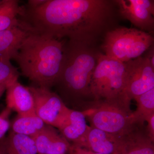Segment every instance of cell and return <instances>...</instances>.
I'll return each instance as SVG.
<instances>
[{"label":"cell","instance_id":"obj_1","mask_svg":"<svg viewBox=\"0 0 154 154\" xmlns=\"http://www.w3.org/2000/svg\"><path fill=\"white\" fill-rule=\"evenodd\" d=\"M114 4L108 0H46L36 8L22 6L18 19L30 33L94 46L113 29Z\"/></svg>","mask_w":154,"mask_h":154},{"label":"cell","instance_id":"obj_2","mask_svg":"<svg viewBox=\"0 0 154 154\" xmlns=\"http://www.w3.org/2000/svg\"><path fill=\"white\" fill-rule=\"evenodd\" d=\"M64 43L63 40L29 33L14 60L22 75L35 86L50 89L60 75Z\"/></svg>","mask_w":154,"mask_h":154},{"label":"cell","instance_id":"obj_3","mask_svg":"<svg viewBox=\"0 0 154 154\" xmlns=\"http://www.w3.org/2000/svg\"><path fill=\"white\" fill-rule=\"evenodd\" d=\"M99 52L94 46L65 42L61 70L54 85L62 99L76 102L91 96V79Z\"/></svg>","mask_w":154,"mask_h":154},{"label":"cell","instance_id":"obj_4","mask_svg":"<svg viewBox=\"0 0 154 154\" xmlns=\"http://www.w3.org/2000/svg\"><path fill=\"white\" fill-rule=\"evenodd\" d=\"M125 64L99 52L91 87L94 101L105 103L125 110L129 114L131 100L125 92Z\"/></svg>","mask_w":154,"mask_h":154},{"label":"cell","instance_id":"obj_5","mask_svg":"<svg viewBox=\"0 0 154 154\" xmlns=\"http://www.w3.org/2000/svg\"><path fill=\"white\" fill-rule=\"evenodd\" d=\"M150 33L140 29L117 27L104 37L102 48L108 57L122 63L140 57L154 44Z\"/></svg>","mask_w":154,"mask_h":154},{"label":"cell","instance_id":"obj_6","mask_svg":"<svg viewBox=\"0 0 154 154\" xmlns=\"http://www.w3.org/2000/svg\"><path fill=\"white\" fill-rule=\"evenodd\" d=\"M36 115L45 123L60 129L67 123L70 108L56 93L48 88L28 87Z\"/></svg>","mask_w":154,"mask_h":154},{"label":"cell","instance_id":"obj_7","mask_svg":"<svg viewBox=\"0 0 154 154\" xmlns=\"http://www.w3.org/2000/svg\"><path fill=\"white\" fill-rule=\"evenodd\" d=\"M92 108L83 111L88 116L91 126L103 131L122 136L129 132L135 127L131 123L129 114L115 106L95 102Z\"/></svg>","mask_w":154,"mask_h":154},{"label":"cell","instance_id":"obj_8","mask_svg":"<svg viewBox=\"0 0 154 154\" xmlns=\"http://www.w3.org/2000/svg\"><path fill=\"white\" fill-rule=\"evenodd\" d=\"M125 92L131 101L154 88V67L145 57L125 63Z\"/></svg>","mask_w":154,"mask_h":154},{"label":"cell","instance_id":"obj_9","mask_svg":"<svg viewBox=\"0 0 154 154\" xmlns=\"http://www.w3.org/2000/svg\"><path fill=\"white\" fill-rule=\"evenodd\" d=\"M6 91V107L17 112L18 115L36 114L33 96L28 87L16 80L9 84Z\"/></svg>","mask_w":154,"mask_h":154},{"label":"cell","instance_id":"obj_10","mask_svg":"<svg viewBox=\"0 0 154 154\" xmlns=\"http://www.w3.org/2000/svg\"><path fill=\"white\" fill-rule=\"evenodd\" d=\"M54 128L46 124L41 131L31 137L37 154H65L69 151L70 144Z\"/></svg>","mask_w":154,"mask_h":154},{"label":"cell","instance_id":"obj_11","mask_svg":"<svg viewBox=\"0 0 154 154\" xmlns=\"http://www.w3.org/2000/svg\"><path fill=\"white\" fill-rule=\"evenodd\" d=\"M114 2L118 6L119 13L123 18L127 19L140 30L147 31L149 33L153 31V15L136 4L134 0H116Z\"/></svg>","mask_w":154,"mask_h":154},{"label":"cell","instance_id":"obj_12","mask_svg":"<svg viewBox=\"0 0 154 154\" xmlns=\"http://www.w3.org/2000/svg\"><path fill=\"white\" fill-rule=\"evenodd\" d=\"M121 137L90 126L86 135L84 147L95 152L102 154H113L119 151Z\"/></svg>","mask_w":154,"mask_h":154},{"label":"cell","instance_id":"obj_13","mask_svg":"<svg viewBox=\"0 0 154 154\" xmlns=\"http://www.w3.org/2000/svg\"><path fill=\"white\" fill-rule=\"evenodd\" d=\"M83 112L70 109L67 123L60 131L64 137L73 145L84 147L86 135L90 126Z\"/></svg>","mask_w":154,"mask_h":154},{"label":"cell","instance_id":"obj_14","mask_svg":"<svg viewBox=\"0 0 154 154\" xmlns=\"http://www.w3.org/2000/svg\"><path fill=\"white\" fill-rule=\"evenodd\" d=\"M121 137L119 152L120 154H154V142L147 133L135 128Z\"/></svg>","mask_w":154,"mask_h":154},{"label":"cell","instance_id":"obj_15","mask_svg":"<svg viewBox=\"0 0 154 154\" xmlns=\"http://www.w3.org/2000/svg\"><path fill=\"white\" fill-rule=\"evenodd\" d=\"M29 33L19 25L0 30V59L14 60Z\"/></svg>","mask_w":154,"mask_h":154},{"label":"cell","instance_id":"obj_16","mask_svg":"<svg viewBox=\"0 0 154 154\" xmlns=\"http://www.w3.org/2000/svg\"><path fill=\"white\" fill-rule=\"evenodd\" d=\"M44 122L34 115H17L11 124V131L15 134L33 137L43 129L45 125Z\"/></svg>","mask_w":154,"mask_h":154},{"label":"cell","instance_id":"obj_17","mask_svg":"<svg viewBox=\"0 0 154 154\" xmlns=\"http://www.w3.org/2000/svg\"><path fill=\"white\" fill-rule=\"evenodd\" d=\"M134 99L137 107L129 116L130 119L134 125H142L154 114V88Z\"/></svg>","mask_w":154,"mask_h":154},{"label":"cell","instance_id":"obj_18","mask_svg":"<svg viewBox=\"0 0 154 154\" xmlns=\"http://www.w3.org/2000/svg\"><path fill=\"white\" fill-rule=\"evenodd\" d=\"M5 154H37L32 138L10 131L6 138Z\"/></svg>","mask_w":154,"mask_h":154},{"label":"cell","instance_id":"obj_19","mask_svg":"<svg viewBox=\"0 0 154 154\" xmlns=\"http://www.w3.org/2000/svg\"><path fill=\"white\" fill-rule=\"evenodd\" d=\"M20 10L19 1L3 0L0 4V30L19 26L18 17Z\"/></svg>","mask_w":154,"mask_h":154},{"label":"cell","instance_id":"obj_20","mask_svg":"<svg viewBox=\"0 0 154 154\" xmlns=\"http://www.w3.org/2000/svg\"><path fill=\"white\" fill-rule=\"evenodd\" d=\"M19 73L10 61L0 59V85L18 80Z\"/></svg>","mask_w":154,"mask_h":154},{"label":"cell","instance_id":"obj_21","mask_svg":"<svg viewBox=\"0 0 154 154\" xmlns=\"http://www.w3.org/2000/svg\"><path fill=\"white\" fill-rule=\"evenodd\" d=\"M11 112L12 110L6 107L0 113V140L5 137L6 133L10 129V117Z\"/></svg>","mask_w":154,"mask_h":154},{"label":"cell","instance_id":"obj_22","mask_svg":"<svg viewBox=\"0 0 154 154\" xmlns=\"http://www.w3.org/2000/svg\"><path fill=\"white\" fill-rule=\"evenodd\" d=\"M134 1L136 4L147 10L153 16L154 15V1H151V0H134Z\"/></svg>","mask_w":154,"mask_h":154},{"label":"cell","instance_id":"obj_23","mask_svg":"<svg viewBox=\"0 0 154 154\" xmlns=\"http://www.w3.org/2000/svg\"><path fill=\"white\" fill-rule=\"evenodd\" d=\"M69 151L74 154H102L95 152L89 149L75 145L71 146Z\"/></svg>","mask_w":154,"mask_h":154},{"label":"cell","instance_id":"obj_24","mask_svg":"<svg viewBox=\"0 0 154 154\" xmlns=\"http://www.w3.org/2000/svg\"><path fill=\"white\" fill-rule=\"evenodd\" d=\"M147 134L149 137L153 142L154 141V114L147 120Z\"/></svg>","mask_w":154,"mask_h":154},{"label":"cell","instance_id":"obj_25","mask_svg":"<svg viewBox=\"0 0 154 154\" xmlns=\"http://www.w3.org/2000/svg\"><path fill=\"white\" fill-rule=\"evenodd\" d=\"M148 52L145 57L150 63L152 66L154 67V45H152L148 49Z\"/></svg>","mask_w":154,"mask_h":154},{"label":"cell","instance_id":"obj_26","mask_svg":"<svg viewBox=\"0 0 154 154\" xmlns=\"http://www.w3.org/2000/svg\"><path fill=\"white\" fill-rule=\"evenodd\" d=\"M46 0H29L26 7L29 8H35L42 5Z\"/></svg>","mask_w":154,"mask_h":154},{"label":"cell","instance_id":"obj_27","mask_svg":"<svg viewBox=\"0 0 154 154\" xmlns=\"http://www.w3.org/2000/svg\"><path fill=\"white\" fill-rule=\"evenodd\" d=\"M6 138L4 137L0 140V154H5Z\"/></svg>","mask_w":154,"mask_h":154},{"label":"cell","instance_id":"obj_28","mask_svg":"<svg viewBox=\"0 0 154 154\" xmlns=\"http://www.w3.org/2000/svg\"><path fill=\"white\" fill-rule=\"evenodd\" d=\"M9 84L10 83H5V84L0 85V98L2 96L4 93L5 92L7 87Z\"/></svg>","mask_w":154,"mask_h":154},{"label":"cell","instance_id":"obj_29","mask_svg":"<svg viewBox=\"0 0 154 154\" xmlns=\"http://www.w3.org/2000/svg\"><path fill=\"white\" fill-rule=\"evenodd\" d=\"M113 154H120V153H119V152L118 151L117 152H115V153H114Z\"/></svg>","mask_w":154,"mask_h":154},{"label":"cell","instance_id":"obj_30","mask_svg":"<svg viewBox=\"0 0 154 154\" xmlns=\"http://www.w3.org/2000/svg\"><path fill=\"white\" fill-rule=\"evenodd\" d=\"M3 0H0V4H1Z\"/></svg>","mask_w":154,"mask_h":154},{"label":"cell","instance_id":"obj_31","mask_svg":"<svg viewBox=\"0 0 154 154\" xmlns=\"http://www.w3.org/2000/svg\"><path fill=\"white\" fill-rule=\"evenodd\" d=\"M70 154H74L73 153H72V152H70Z\"/></svg>","mask_w":154,"mask_h":154},{"label":"cell","instance_id":"obj_32","mask_svg":"<svg viewBox=\"0 0 154 154\" xmlns=\"http://www.w3.org/2000/svg\"></svg>","mask_w":154,"mask_h":154}]
</instances>
